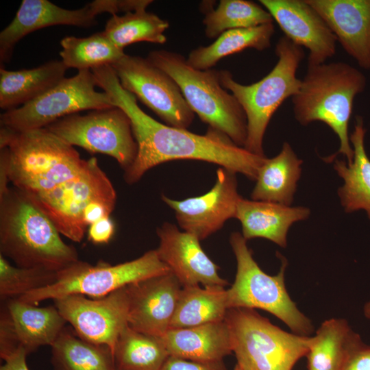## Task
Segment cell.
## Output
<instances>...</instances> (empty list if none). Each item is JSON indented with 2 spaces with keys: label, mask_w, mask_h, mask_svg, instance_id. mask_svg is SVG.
Returning <instances> with one entry per match:
<instances>
[{
  "label": "cell",
  "mask_w": 370,
  "mask_h": 370,
  "mask_svg": "<svg viewBox=\"0 0 370 370\" xmlns=\"http://www.w3.org/2000/svg\"><path fill=\"white\" fill-rule=\"evenodd\" d=\"M97 86L129 116L138 144L136 158L123 179L127 184L138 182L150 169L175 160H195L214 163L256 180L266 156L254 154L234 144L225 134L209 127L204 135L161 123L138 105L136 97L124 89L110 65L92 70Z\"/></svg>",
  "instance_id": "6da1fadb"
},
{
  "label": "cell",
  "mask_w": 370,
  "mask_h": 370,
  "mask_svg": "<svg viewBox=\"0 0 370 370\" xmlns=\"http://www.w3.org/2000/svg\"><path fill=\"white\" fill-rule=\"evenodd\" d=\"M88 163L46 128L16 132L1 126L0 183L16 188L34 203L67 187Z\"/></svg>",
  "instance_id": "7a4b0ae2"
},
{
  "label": "cell",
  "mask_w": 370,
  "mask_h": 370,
  "mask_svg": "<svg viewBox=\"0 0 370 370\" xmlns=\"http://www.w3.org/2000/svg\"><path fill=\"white\" fill-rule=\"evenodd\" d=\"M0 254L19 267L56 272L79 260L50 219L9 184L0 185Z\"/></svg>",
  "instance_id": "3957f363"
},
{
  "label": "cell",
  "mask_w": 370,
  "mask_h": 370,
  "mask_svg": "<svg viewBox=\"0 0 370 370\" xmlns=\"http://www.w3.org/2000/svg\"><path fill=\"white\" fill-rule=\"evenodd\" d=\"M367 86V78L356 67L344 62L308 66L298 92L292 97L295 120L306 126L314 121L326 124L337 135L340 147L324 158L332 162L343 154L347 163L353 161L354 150L349 135V123L355 97Z\"/></svg>",
  "instance_id": "277c9868"
},
{
  "label": "cell",
  "mask_w": 370,
  "mask_h": 370,
  "mask_svg": "<svg viewBox=\"0 0 370 370\" xmlns=\"http://www.w3.org/2000/svg\"><path fill=\"white\" fill-rule=\"evenodd\" d=\"M275 52L278 61L274 67L254 84H241L229 71H219L222 86L231 92L246 115L247 136L244 148L260 156H265L263 138L271 119L286 99L298 92L301 82L297 71L305 56L304 48L284 36L278 40Z\"/></svg>",
  "instance_id": "5b68a950"
},
{
  "label": "cell",
  "mask_w": 370,
  "mask_h": 370,
  "mask_svg": "<svg viewBox=\"0 0 370 370\" xmlns=\"http://www.w3.org/2000/svg\"><path fill=\"white\" fill-rule=\"evenodd\" d=\"M147 58L175 81L188 106L203 122L244 147L246 115L234 96L222 86L219 71L196 69L182 55L164 49L150 51Z\"/></svg>",
  "instance_id": "8992f818"
},
{
  "label": "cell",
  "mask_w": 370,
  "mask_h": 370,
  "mask_svg": "<svg viewBox=\"0 0 370 370\" xmlns=\"http://www.w3.org/2000/svg\"><path fill=\"white\" fill-rule=\"evenodd\" d=\"M230 243L235 255L237 271L235 280L227 290L228 308L264 310L283 321L293 333L309 336L314 330L311 321L290 297L285 285L286 259L280 255L282 265L275 275L264 272L254 260L247 240L233 232Z\"/></svg>",
  "instance_id": "52a82bcc"
},
{
  "label": "cell",
  "mask_w": 370,
  "mask_h": 370,
  "mask_svg": "<svg viewBox=\"0 0 370 370\" xmlns=\"http://www.w3.org/2000/svg\"><path fill=\"white\" fill-rule=\"evenodd\" d=\"M225 320L242 370H292L308 352L310 336L286 332L254 309L230 308Z\"/></svg>",
  "instance_id": "ba28073f"
},
{
  "label": "cell",
  "mask_w": 370,
  "mask_h": 370,
  "mask_svg": "<svg viewBox=\"0 0 370 370\" xmlns=\"http://www.w3.org/2000/svg\"><path fill=\"white\" fill-rule=\"evenodd\" d=\"M169 272V268L160 259L156 249L149 250L135 260L115 265L105 262L92 265L79 260L58 271L53 284L18 299L38 305L42 301L69 295L99 298L132 283Z\"/></svg>",
  "instance_id": "9c48e42d"
},
{
  "label": "cell",
  "mask_w": 370,
  "mask_h": 370,
  "mask_svg": "<svg viewBox=\"0 0 370 370\" xmlns=\"http://www.w3.org/2000/svg\"><path fill=\"white\" fill-rule=\"evenodd\" d=\"M90 70H80L71 77H64L35 99L1 114V126L16 132L45 128L66 116L84 110L115 107L106 92L95 90Z\"/></svg>",
  "instance_id": "30bf717a"
},
{
  "label": "cell",
  "mask_w": 370,
  "mask_h": 370,
  "mask_svg": "<svg viewBox=\"0 0 370 370\" xmlns=\"http://www.w3.org/2000/svg\"><path fill=\"white\" fill-rule=\"evenodd\" d=\"M45 128L73 147L114 158L124 171L131 166L138 153L131 121L116 106L68 115Z\"/></svg>",
  "instance_id": "8fae6325"
},
{
  "label": "cell",
  "mask_w": 370,
  "mask_h": 370,
  "mask_svg": "<svg viewBox=\"0 0 370 370\" xmlns=\"http://www.w3.org/2000/svg\"><path fill=\"white\" fill-rule=\"evenodd\" d=\"M122 87L171 127L187 130L195 113L175 81L147 58L125 54L111 65Z\"/></svg>",
  "instance_id": "7c38bea8"
},
{
  "label": "cell",
  "mask_w": 370,
  "mask_h": 370,
  "mask_svg": "<svg viewBox=\"0 0 370 370\" xmlns=\"http://www.w3.org/2000/svg\"><path fill=\"white\" fill-rule=\"evenodd\" d=\"M130 0H95L84 7L69 10L48 0H23L12 22L0 33L1 65L9 62L16 44L27 34L54 25L88 27L97 24V16L128 12Z\"/></svg>",
  "instance_id": "4fadbf2b"
},
{
  "label": "cell",
  "mask_w": 370,
  "mask_h": 370,
  "mask_svg": "<svg viewBox=\"0 0 370 370\" xmlns=\"http://www.w3.org/2000/svg\"><path fill=\"white\" fill-rule=\"evenodd\" d=\"M53 301L77 336L93 344L107 346L114 354L120 334L128 325L126 286L99 298L69 295Z\"/></svg>",
  "instance_id": "5bb4252c"
},
{
  "label": "cell",
  "mask_w": 370,
  "mask_h": 370,
  "mask_svg": "<svg viewBox=\"0 0 370 370\" xmlns=\"http://www.w3.org/2000/svg\"><path fill=\"white\" fill-rule=\"evenodd\" d=\"M115 189L101 169L96 158L88 163L77 179L66 190L38 207L52 221L60 234L75 243L84 238L87 226L84 213L92 202H99L114 210Z\"/></svg>",
  "instance_id": "9a60e30c"
},
{
  "label": "cell",
  "mask_w": 370,
  "mask_h": 370,
  "mask_svg": "<svg viewBox=\"0 0 370 370\" xmlns=\"http://www.w3.org/2000/svg\"><path fill=\"white\" fill-rule=\"evenodd\" d=\"M216 176L213 187L202 195L175 200L162 195V201L174 210L180 227L200 241L220 230L227 220L235 218L241 199L236 173L219 167Z\"/></svg>",
  "instance_id": "2e32d148"
},
{
  "label": "cell",
  "mask_w": 370,
  "mask_h": 370,
  "mask_svg": "<svg viewBox=\"0 0 370 370\" xmlns=\"http://www.w3.org/2000/svg\"><path fill=\"white\" fill-rule=\"evenodd\" d=\"M284 36L308 51V66L334 56L337 39L319 14L306 0H260Z\"/></svg>",
  "instance_id": "e0dca14e"
},
{
  "label": "cell",
  "mask_w": 370,
  "mask_h": 370,
  "mask_svg": "<svg viewBox=\"0 0 370 370\" xmlns=\"http://www.w3.org/2000/svg\"><path fill=\"white\" fill-rule=\"evenodd\" d=\"M182 288L171 272L127 285L128 325L141 333L162 337L170 328Z\"/></svg>",
  "instance_id": "ac0fdd59"
},
{
  "label": "cell",
  "mask_w": 370,
  "mask_h": 370,
  "mask_svg": "<svg viewBox=\"0 0 370 370\" xmlns=\"http://www.w3.org/2000/svg\"><path fill=\"white\" fill-rule=\"evenodd\" d=\"M160 239L156 249L160 259L169 268L182 287H225L228 282L219 275V267L201 248L193 234L181 232L172 223L157 227Z\"/></svg>",
  "instance_id": "d6986e66"
},
{
  "label": "cell",
  "mask_w": 370,
  "mask_h": 370,
  "mask_svg": "<svg viewBox=\"0 0 370 370\" xmlns=\"http://www.w3.org/2000/svg\"><path fill=\"white\" fill-rule=\"evenodd\" d=\"M322 17L344 51L370 68V0H306Z\"/></svg>",
  "instance_id": "ffe728a7"
},
{
  "label": "cell",
  "mask_w": 370,
  "mask_h": 370,
  "mask_svg": "<svg viewBox=\"0 0 370 370\" xmlns=\"http://www.w3.org/2000/svg\"><path fill=\"white\" fill-rule=\"evenodd\" d=\"M6 301L0 328L27 354L40 347L51 346L67 323L56 306L38 307L18 299Z\"/></svg>",
  "instance_id": "44dd1931"
},
{
  "label": "cell",
  "mask_w": 370,
  "mask_h": 370,
  "mask_svg": "<svg viewBox=\"0 0 370 370\" xmlns=\"http://www.w3.org/2000/svg\"><path fill=\"white\" fill-rule=\"evenodd\" d=\"M310 213V210L303 206L291 207L241 197L235 218L241 223L242 235L245 240L263 238L285 247L290 227L307 219Z\"/></svg>",
  "instance_id": "7402d4cb"
},
{
  "label": "cell",
  "mask_w": 370,
  "mask_h": 370,
  "mask_svg": "<svg viewBox=\"0 0 370 370\" xmlns=\"http://www.w3.org/2000/svg\"><path fill=\"white\" fill-rule=\"evenodd\" d=\"M161 338L170 356L186 360L221 361L233 352L231 334L225 320L169 329Z\"/></svg>",
  "instance_id": "603a6c76"
},
{
  "label": "cell",
  "mask_w": 370,
  "mask_h": 370,
  "mask_svg": "<svg viewBox=\"0 0 370 370\" xmlns=\"http://www.w3.org/2000/svg\"><path fill=\"white\" fill-rule=\"evenodd\" d=\"M366 132L362 117L357 116L349 136L353 161L347 163L335 160L334 169L344 181L338 194L345 211L351 213L364 210L370 219V159L365 148Z\"/></svg>",
  "instance_id": "cb8c5ba5"
},
{
  "label": "cell",
  "mask_w": 370,
  "mask_h": 370,
  "mask_svg": "<svg viewBox=\"0 0 370 370\" xmlns=\"http://www.w3.org/2000/svg\"><path fill=\"white\" fill-rule=\"evenodd\" d=\"M362 343L345 319L325 320L310 336L308 370H341Z\"/></svg>",
  "instance_id": "d4e9b609"
},
{
  "label": "cell",
  "mask_w": 370,
  "mask_h": 370,
  "mask_svg": "<svg viewBox=\"0 0 370 370\" xmlns=\"http://www.w3.org/2000/svg\"><path fill=\"white\" fill-rule=\"evenodd\" d=\"M67 68L62 60L18 71L0 68V108H18L40 96L64 79Z\"/></svg>",
  "instance_id": "484cf974"
},
{
  "label": "cell",
  "mask_w": 370,
  "mask_h": 370,
  "mask_svg": "<svg viewBox=\"0 0 370 370\" xmlns=\"http://www.w3.org/2000/svg\"><path fill=\"white\" fill-rule=\"evenodd\" d=\"M301 164L290 144L284 142L280 152L267 158L260 167L251 194L252 200L290 206L301 177Z\"/></svg>",
  "instance_id": "4316f807"
},
{
  "label": "cell",
  "mask_w": 370,
  "mask_h": 370,
  "mask_svg": "<svg viewBox=\"0 0 370 370\" xmlns=\"http://www.w3.org/2000/svg\"><path fill=\"white\" fill-rule=\"evenodd\" d=\"M274 33L273 23L230 29L221 34L211 45L192 50L186 60L196 69H210L222 58L246 49L262 51L269 48Z\"/></svg>",
  "instance_id": "83f0119b"
},
{
  "label": "cell",
  "mask_w": 370,
  "mask_h": 370,
  "mask_svg": "<svg viewBox=\"0 0 370 370\" xmlns=\"http://www.w3.org/2000/svg\"><path fill=\"white\" fill-rule=\"evenodd\" d=\"M228 310L227 290L224 287H182L169 329L223 321Z\"/></svg>",
  "instance_id": "f1b7e54d"
},
{
  "label": "cell",
  "mask_w": 370,
  "mask_h": 370,
  "mask_svg": "<svg viewBox=\"0 0 370 370\" xmlns=\"http://www.w3.org/2000/svg\"><path fill=\"white\" fill-rule=\"evenodd\" d=\"M51 347L54 370H116L111 349L86 341L64 328Z\"/></svg>",
  "instance_id": "f546056e"
},
{
  "label": "cell",
  "mask_w": 370,
  "mask_h": 370,
  "mask_svg": "<svg viewBox=\"0 0 370 370\" xmlns=\"http://www.w3.org/2000/svg\"><path fill=\"white\" fill-rule=\"evenodd\" d=\"M113 356L116 370H160L170 356L161 337L129 325L120 334Z\"/></svg>",
  "instance_id": "4dcf8cb0"
},
{
  "label": "cell",
  "mask_w": 370,
  "mask_h": 370,
  "mask_svg": "<svg viewBox=\"0 0 370 370\" xmlns=\"http://www.w3.org/2000/svg\"><path fill=\"white\" fill-rule=\"evenodd\" d=\"M169 24L146 9L114 14L106 23L103 32L119 49L138 42L164 44L166 41L164 32Z\"/></svg>",
  "instance_id": "1f68e13d"
},
{
  "label": "cell",
  "mask_w": 370,
  "mask_h": 370,
  "mask_svg": "<svg viewBox=\"0 0 370 370\" xmlns=\"http://www.w3.org/2000/svg\"><path fill=\"white\" fill-rule=\"evenodd\" d=\"M60 56L67 69L92 70L112 65L125 53L117 47L103 32L88 37L66 36L60 41Z\"/></svg>",
  "instance_id": "d6a6232c"
},
{
  "label": "cell",
  "mask_w": 370,
  "mask_h": 370,
  "mask_svg": "<svg viewBox=\"0 0 370 370\" xmlns=\"http://www.w3.org/2000/svg\"><path fill=\"white\" fill-rule=\"evenodd\" d=\"M271 23V15L262 5L246 0H221L217 8L207 10L203 20L205 35L209 38H218L230 29Z\"/></svg>",
  "instance_id": "836d02e7"
},
{
  "label": "cell",
  "mask_w": 370,
  "mask_h": 370,
  "mask_svg": "<svg viewBox=\"0 0 370 370\" xmlns=\"http://www.w3.org/2000/svg\"><path fill=\"white\" fill-rule=\"evenodd\" d=\"M56 279V271L12 265L0 254L1 300L18 299L29 292L53 284Z\"/></svg>",
  "instance_id": "e575fe53"
},
{
  "label": "cell",
  "mask_w": 370,
  "mask_h": 370,
  "mask_svg": "<svg viewBox=\"0 0 370 370\" xmlns=\"http://www.w3.org/2000/svg\"><path fill=\"white\" fill-rule=\"evenodd\" d=\"M160 370H226L223 360L199 362L169 356Z\"/></svg>",
  "instance_id": "d590c367"
},
{
  "label": "cell",
  "mask_w": 370,
  "mask_h": 370,
  "mask_svg": "<svg viewBox=\"0 0 370 370\" xmlns=\"http://www.w3.org/2000/svg\"><path fill=\"white\" fill-rule=\"evenodd\" d=\"M114 225L110 217L92 223L88 228V238L95 244L107 243L114 234Z\"/></svg>",
  "instance_id": "8d00e7d4"
},
{
  "label": "cell",
  "mask_w": 370,
  "mask_h": 370,
  "mask_svg": "<svg viewBox=\"0 0 370 370\" xmlns=\"http://www.w3.org/2000/svg\"><path fill=\"white\" fill-rule=\"evenodd\" d=\"M341 370H370V345L363 342Z\"/></svg>",
  "instance_id": "74e56055"
},
{
  "label": "cell",
  "mask_w": 370,
  "mask_h": 370,
  "mask_svg": "<svg viewBox=\"0 0 370 370\" xmlns=\"http://www.w3.org/2000/svg\"><path fill=\"white\" fill-rule=\"evenodd\" d=\"M27 353L23 347H19L14 352L5 356L4 364L0 370H29L26 362Z\"/></svg>",
  "instance_id": "f35d334b"
},
{
  "label": "cell",
  "mask_w": 370,
  "mask_h": 370,
  "mask_svg": "<svg viewBox=\"0 0 370 370\" xmlns=\"http://www.w3.org/2000/svg\"><path fill=\"white\" fill-rule=\"evenodd\" d=\"M363 313L367 319H370V301H367L365 304L363 308Z\"/></svg>",
  "instance_id": "ab89813d"
},
{
  "label": "cell",
  "mask_w": 370,
  "mask_h": 370,
  "mask_svg": "<svg viewBox=\"0 0 370 370\" xmlns=\"http://www.w3.org/2000/svg\"><path fill=\"white\" fill-rule=\"evenodd\" d=\"M234 370H242L241 368L236 364Z\"/></svg>",
  "instance_id": "60d3db41"
},
{
  "label": "cell",
  "mask_w": 370,
  "mask_h": 370,
  "mask_svg": "<svg viewBox=\"0 0 370 370\" xmlns=\"http://www.w3.org/2000/svg\"><path fill=\"white\" fill-rule=\"evenodd\" d=\"M369 70H370V68H369Z\"/></svg>",
  "instance_id": "b9f144b4"
}]
</instances>
